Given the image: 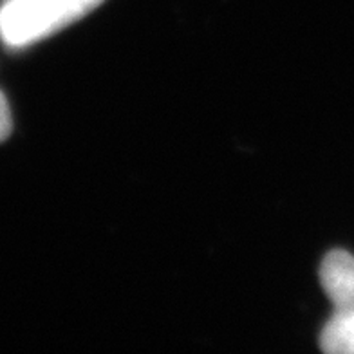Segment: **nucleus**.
<instances>
[{"label":"nucleus","instance_id":"obj_1","mask_svg":"<svg viewBox=\"0 0 354 354\" xmlns=\"http://www.w3.org/2000/svg\"><path fill=\"white\" fill-rule=\"evenodd\" d=\"M103 0H4L0 4V40L22 49L67 28L96 10Z\"/></svg>","mask_w":354,"mask_h":354},{"label":"nucleus","instance_id":"obj_2","mask_svg":"<svg viewBox=\"0 0 354 354\" xmlns=\"http://www.w3.org/2000/svg\"><path fill=\"white\" fill-rule=\"evenodd\" d=\"M320 284L335 306V313H354V257L345 250H333L320 266Z\"/></svg>","mask_w":354,"mask_h":354},{"label":"nucleus","instance_id":"obj_3","mask_svg":"<svg viewBox=\"0 0 354 354\" xmlns=\"http://www.w3.org/2000/svg\"><path fill=\"white\" fill-rule=\"evenodd\" d=\"M320 347L331 354H354V313H333L322 329Z\"/></svg>","mask_w":354,"mask_h":354},{"label":"nucleus","instance_id":"obj_4","mask_svg":"<svg viewBox=\"0 0 354 354\" xmlns=\"http://www.w3.org/2000/svg\"><path fill=\"white\" fill-rule=\"evenodd\" d=\"M11 131H13V118H11L10 103L0 91V143L10 138Z\"/></svg>","mask_w":354,"mask_h":354}]
</instances>
